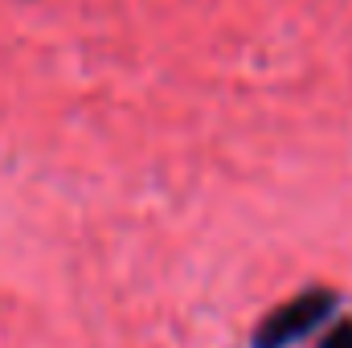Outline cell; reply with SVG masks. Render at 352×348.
Returning <instances> with one entry per match:
<instances>
[{
    "label": "cell",
    "instance_id": "obj_1",
    "mask_svg": "<svg viewBox=\"0 0 352 348\" xmlns=\"http://www.w3.org/2000/svg\"><path fill=\"white\" fill-rule=\"evenodd\" d=\"M336 307V291L328 287H311L287 303H278L254 332V348H291L295 340H303L307 332H316Z\"/></svg>",
    "mask_w": 352,
    "mask_h": 348
},
{
    "label": "cell",
    "instance_id": "obj_2",
    "mask_svg": "<svg viewBox=\"0 0 352 348\" xmlns=\"http://www.w3.org/2000/svg\"><path fill=\"white\" fill-rule=\"evenodd\" d=\"M320 348H352V320L349 324H336V328L324 336V345Z\"/></svg>",
    "mask_w": 352,
    "mask_h": 348
}]
</instances>
